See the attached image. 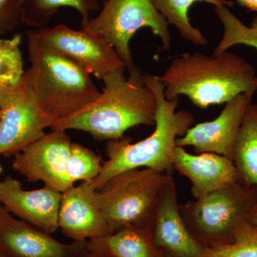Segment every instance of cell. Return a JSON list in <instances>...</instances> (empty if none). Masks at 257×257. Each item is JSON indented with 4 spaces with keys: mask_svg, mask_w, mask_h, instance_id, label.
Here are the masks:
<instances>
[{
    "mask_svg": "<svg viewBox=\"0 0 257 257\" xmlns=\"http://www.w3.org/2000/svg\"><path fill=\"white\" fill-rule=\"evenodd\" d=\"M0 256H1V257H5V256H2V255H0Z\"/></svg>",
    "mask_w": 257,
    "mask_h": 257,
    "instance_id": "cell-31",
    "label": "cell"
},
{
    "mask_svg": "<svg viewBox=\"0 0 257 257\" xmlns=\"http://www.w3.org/2000/svg\"><path fill=\"white\" fill-rule=\"evenodd\" d=\"M64 7L78 12L82 18V27L90 20V13L99 9L98 0H25L22 10V23L30 27L43 28Z\"/></svg>",
    "mask_w": 257,
    "mask_h": 257,
    "instance_id": "cell-20",
    "label": "cell"
},
{
    "mask_svg": "<svg viewBox=\"0 0 257 257\" xmlns=\"http://www.w3.org/2000/svg\"><path fill=\"white\" fill-rule=\"evenodd\" d=\"M257 201V187L241 180L179 205L182 219L192 236L211 248L234 241L236 225L247 219Z\"/></svg>",
    "mask_w": 257,
    "mask_h": 257,
    "instance_id": "cell-6",
    "label": "cell"
},
{
    "mask_svg": "<svg viewBox=\"0 0 257 257\" xmlns=\"http://www.w3.org/2000/svg\"><path fill=\"white\" fill-rule=\"evenodd\" d=\"M79 241L64 243L0 206V255L5 257H69Z\"/></svg>",
    "mask_w": 257,
    "mask_h": 257,
    "instance_id": "cell-15",
    "label": "cell"
},
{
    "mask_svg": "<svg viewBox=\"0 0 257 257\" xmlns=\"http://www.w3.org/2000/svg\"><path fill=\"white\" fill-rule=\"evenodd\" d=\"M25 0H0V35L12 31L22 22Z\"/></svg>",
    "mask_w": 257,
    "mask_h": 257,
    "instance_id": "cell-25",
    "label": "cell"
},
{
    "mask_svg": "<svg viewBox=\"0 0 257 257\" xmlns=\"http://www.w3.org/2000/svg\"><path fill=\"white\" fill-rule=\"evenodd\" d=\"M0 257H1V256H0Z\"/></svg>",
    "mask_w": 257,
    "mask_h": 257,
    "instance_id": "cell-32",
    "label": "cell"
},
{
    "mask_svg": "<svg viewBox=\"0 0 257 257\" xmlns=\"http://www.w3.org/2000/svg\"><path fill=\"white\" fill-rule=\"evenodd\" d=\"M55 122L39 106L28 71L14 87L0 88V156L21 152Z\"/></svg>",
    "mask_w": 257,
    "mask_h": 257,
    "instance_id": "cell-8",
    "label": "cell"
},
{
    "mask_svg": "<svg viewBox=\"0 0 257 257\" xmlns=\"http://www.w3.org/2000/svg\"><path fill=\"white\" fill-rule=\"evenodd\" d=\"M154 242L165 256L204 257L207 247L189 232L182 219L173 178L161 192L152 223Z\"/></svg>",
    "mask_w": 257,
    "mask_h": 257,
    "instance_id": "cell-12",
    "label": "cell"
},
{
    "mask_svg": "<svg viewBox=\"0 0 257 257\" xmlns=\"http://www.w3.org/2000/svg\"><path fill=\"white\" fill-rule=\"evenodd\" d=\"M102 163L95 152L72 143L67 162L69 180L72 184L79 181L92 182L100 174Z\"/></svg>",
    "mask_w": 257,
    "mask_h": 257,
    "instance_id": "cell-24",
    "label": "cell"
},
{
    "mask_svg": "<svg viewBox=\"0 0 257 257\" xmlns=\"http://www.w3.org/2000/svg\"><path fill=\"white\" fill-rule=\"evenodd\" d=\"M216 17L222 25L223 36L212 55H218L236 45H245L257 50V16L246 26L227 6H214Z\"/></svg>",
    "mask_w": 257,
    "mask_h": 257,
    "instance_id": "cell-21",
    "label": "cell"
},
{
    "mask_svg": "<svg viewBox=\"0 0 257 257\" xmlns=\"http://www.w3.org/2000/svg\"><path fill=\"white\" fill-rule=\"evenodd\" d=\"M20 42L18 35L0 39V88L14 87L25 75Z\"/></svg>",
    "mask_w": 257,
    "mask_h": 257,
    "instance_id": "cell-23",
    "label": "cell"
},
{
    "mask_svg": "<svg viewBox=\"0 0 257 257\" xmlns=\"http://www.w3.org/2000/svg\"><path fill=\"white\" fill-rule=\"evenodd\" d=\"M172 176L149 168L124 171L96 191L111 234L152 224L161 192Z\"/></svg>",
    "mask_w": 257,
    "mask_h": 257,
    "instance_id": "cell-5",
    "label": "cell"
},
{
    "mask_svg": "<svg viewBox=\"0 0 257 257\" xmlns=\"http://www.w3.org/2000/svg\"><path fill=\"white\" fill-rule=\"evenodd\" d=\"M157 11L165 19L169 25L177 29L183 40L196 46L207 45L208 40L199 28L190 23L189 11L194 3L202 2L219 6L232 7L234 3L229 0H152Z\"/></svg>",
    "mask_w": 257,
    "mask_h": 257,
    "instance_id": "cell-19",
    "label": "cell"
},
{
    "mask_svg": "<svg viewBox=\"0 0 257 257\" xmlns=\"http://www.w3.org/2000/svg\"><path fill=\"white\" fill-rule=\"evenodd\" d=\"M69 257H97L89 251L87 247V241H79L78 246L75 251Z\"/></svg>",
    "mask_w": 257,
    "mask_h": 257,
    "instance_id": "cell-26",
    "label": "cell"
},
{
    "mask_svg": "<svg viewBox=\"0 0 257 257\" xmlns=\"http://www.w3.org/2000/svg\"><path fill=\"white\" fill-rule=\"evenodd\" d=\"M233 162L240 180L246 185L257 187V104L251 103L245 113Z\"/></svg>",
    "mask_w": 257,
    "mask_h": 257,
    "instance_id": "cell-18",
    "label": "cell"
},
{
    "mask_svg": "<svg viewBox=\"0 0 257 257\" xmlns=\"http://www.w3.org/2000/svg\"><path fill=\"white\" fill-rule=\"evenodd\" d=\"M27 37L31 64L29 78L42 110L58 122L82 114L95 104L101 92L89 72L42 43L32 31L28 32Z\"/></svg>",
    "mask_w": 257,
    "mask_h": 257,
    "instance_id": "cell-4",
    "label": "cell"
},
{
    "mask_svg": "<svg viewBox=\"0 0 257 257\" xmlns=\"http://www.w3.org/2000/svg\"><path fill=\"white\" fill-rule=\"evenodd\" d=\"M165 257H172V256H165Z\"/></svg>",
    "mask_w": 257,
    "mask_h": 257,
    "instance_id": "cell-30",
    "label": "cell"
},
{
    "mask_svg": "<svg viewBox=\"0 0 257 257\" xmlns=\"http://www.w3.org/2000/svg\"><path fill=\"white\" fill-rule=\"evenodd\" d=\"M62 195V193L47 186L25 190L20 181L10 176L0 182V204L5 209L47 234L59 229Z\"/></svg>",
    "mask_w": 257,
    "mask_h": 257,
    "instance_id": "cell-14",
    "label": "cell"
},
{
    "mask_svg": "<svg viewBox=\"0 0 257 257\" xmlns=\"http://www.w3.org/2000/svg\"><path fill=\"white\" fill-rule=\"evenodd\" d=\"M236 2L245 9L257 13V0H236Z\"/></svg>",
    "mask_w": 257,
    "mask_h": 257,
    "instance_id": "cell-27",
    "label": "cell"
},
{
    "mask_svg": "<svg viewBox=\"0 0 257 257\" xmlns=\"http://www.w3.org/2000/svg\"><path fill=\"white\" fill-rule=\"evenodd\" d=\"M72 144L66 131L52 130L16 154L12 166L28 182L63 193L74 186L67 174Z\"/></svg>",
    "mask_w": 257,
    "mask_h": 257,
    "instance_id": "cell-10",
    "label": "cell"
},
{
    "mask_svg": "<svg viewBox=\"0 0 257 257\" xmlns=\"http://www.w3.org/2000/svg\"><path fill=\"white\" fill-rule=\"evenodd\" d=\"M2 171H3V168H2V166L0 165V174H1Z\"/></svg>",
    "mask_w": 257,
    "mask_h": 257,
    "instance_id": "cell-29",
    "label": "cell"
},
{
    "mask_svg": "<svg viewBox=\"0 0 257 257\" xmlns=\"http://www.w3.org/2000/svg\"><path fill=\"white\" fill-rule=\"evenodd\" d=\"M247 220L251 224L257 226V201L250 211L247 217Z\"/></svg>",
    "mask_w": 257,
    "mask_h": 257,
    "instance_id": "cell-28",
    "label": "cell"
},
{
    "mask_svg": "<svg viewBox=\"0 0 257 257\" xmlns=\"http://www.w3.org/2000/svg\"><path fill=\"white\" fill-rule=\"evenodd\" d=\"M160 79L166 99L184 95L201 109L257 92L254 67L229 50L211 56L184 53L172 60Z\"/></svg>",
    "mask_w": 257,
    "mask_h": 257,
    "instance_id": "cell-1",
    "label": "cell"
},
{
    "mask_svg": "<svg viewBox=\"0 0 257 257\" xmlns=\"http://www.w3.org/2000/svg\"><path fill=\"white\" fill-rule=\"evenodd\" d=\"M152 223L89 240L87 247L97 257H165L154 242Z\"/></svg>",
    "mask_w": 257,
    "mask_h": 257,
    "instance_id": "cell-17",
    "label": "cell"
},
{
    "mask_svg": "<svg viewBox=\"0 0 257 257\" xmlns=\"http://www.w3.org/2000/svg\"><path fill=\"white\" fill-rule=\"evenodd\" d=\"M128 72H116L103 79V92L95 104L70 119L56 122L52 130H80L98 140H115L134 126H153L156 122V96L144 82L136 67Z\"/></svg>",
    "mask_w": 257,
    "mask_h": 257,
    "instance_id": "cell-3",
    "label": "cell"
},
{
    "mask_svg": "<svg viewBox=\"0 0 257 257\" xmlns=\"http://www.w3.org/2000/svg\"><path fill=\"white\" fill-rule=\"evenodd\" d=\"M59 229L73 241H86L111 234L90 182H82L62 193Z\"/></svg>",
    "mask_w": 257,
    "mask_h": 257,
    "instance_id": "cell-13",
    "label": "cell"
},
{
    "mask_svg": "<svg viewBox=\"0 0 257 257\" xmlns=\"http://www.w3.org/2000/svg\"><path fill=\"white\" fill-rule=\"evenodd\" d=\"M147 28L160 37L165 51L172 46L169 24L152 0H106L99 14L90 19L83 30L99 35L114 47L128 72L136 68L130 42L140 29Z\"/></svg>",
    "mask_w": 257,
    "mask_h": 257,
    "instance_id": "cell-7",
    "label": "cell"
},
{
    "mask_svg": "<svg viewBox=\"0 0 257 257\" xmlns=\"http://www.w3.org/2000/svg\"><path fill=\"white\" fill-rule=\"evenodd\" d=\"M143 79L156 96L155 131L136 143L124 138L109 141L106 149L107 160L103 162L99 176L90 182L96 191L114 176L134 169H152L170 175L174 170L177 139L185 135L194 124V118L190 111L177 110L179 96L166 99L160 77L143 74Z\"/></svg>",
    "mask_w": 257,
    "mask_h": 257,
    "instance_id": "cell-2",
    "label": "cell"
},
{
    "mask_svg": "<svg viewBox=\"0 0 257 257\" xmlns=\"http://www.w3.org/2000/svg\"><path fill=\"white\" fill-rule=\"evenodd\" d=\"M173 168L190 180L195 199L239 180L234 162L227 157L210 152L192 155L184 147H176Z\"/></svg>",
    "mask_w": 257,
    "mask_h": 257,
    "instance_id": "cell-16",
    "label": "cell"
},
{
    "mask_svg": "<svg viewBox=\"0 0 257 257\" xmlns=\"http://www.w3.org/2000/svg\"><path fill=\"white\" fill-rule=\"evenodd\" d=\"M252 93H243L225 104L216 119L192 126L177 140V146L194 147L196 154L210 152L233 161L235 145Z\"/></svg>",
    "mask_w": 257,
    "mask_h": 257,
    "instance_id": "cell-11",
    "label": "cell"
},
{
    "mask_svg": "<svg viewBox=\"0 0 257 257\" xmlns=\"http://www.w3.org/2000/svg\"><path fill=\"white\" fill-rule=\"evenodd\" d=\"M204 257H257V226L242 219L236 225L232 242L207 248Z\"/></svg>",
    "mask_w": 257,
    "mask_h": 257,
    "instance_id": "cell-22",
    "label": "cell"
},
{
    "mask_svg": "<svg viewBox=\"0 0 257 257\" xmlns=\"http://www.w3.org/2000/svg\"><path fill=\"white\" fill-rule=\"evenodd\" d=\"M32 32L42 43L69 57L99 80L126 69V64L105 39L83 29L78 31L60 24Z\"/></svg>",
    "mask_w": 257,
    "mask_h": 257,
    "instance_id": "cell-9",
    "label": "cell"
}]
</instances>
